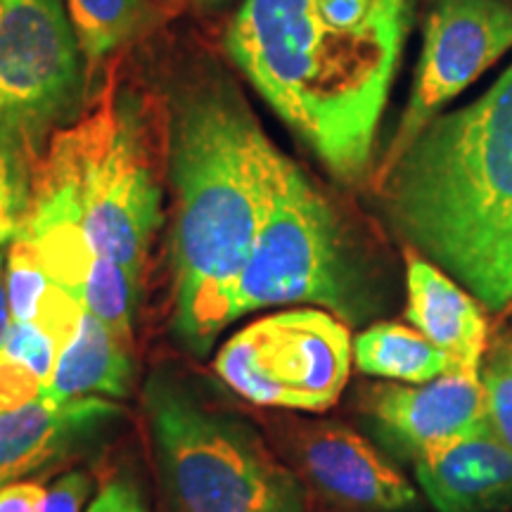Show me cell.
I'll use <instances>...</instances> for the list:
<instances>
[{
	"mask_svg": "<svg viewBox=\"0 0 512 512\" xmlns=\"http://www.w3.org/2000/svg\"><path fill=\"white\" fill-rule=\"evenodd\" d=\"M413 0H242L223 46L337 181L373 166Z\"/></svg>",
	"mask_w": 512,
	"mask_h": 512,
	"instance_id": "cell-1",
	"label": "cell"
},
{
	"mask_svg": "<svg viewBox=\"0 0 512 512\" xmlns=\"http://www.w3.org/2000/svg\"><path fill=\"white\" fill-rule=\"evenodd\" d=\"M287 159L235 81L216 67L195 69L171 86L166 166L174 190V332L192 354H207L233 323L240 275Z\"/></svg>",
	"mask_w": 512,
	"mask_h": 512,
	"instance_id": "cell-2",
	"label": "cell"
},
{
	"mask_svg": "<svg viewBox=\"0 0 512 512\" xmlns=\"http://www.w3.org/2000/svg\"><path fill=\"white\" fill-rule=\"evenodd\" d=\"M375 185L408 249L489 313H512V64L477 100L434 117Z\"/></svg>",
	"mask_w": 512,
	"mask_h": 512,
	"instance_id": "cell-3",
	"label": "cell"
},
{
	"mask_svg": "<svg viewBox=\"0 0 512 512\" xmlns=\"http://www.w3.org/2000/svg\"><path fill=\"white\" fill-rule=\"evenodd\" d=\"M147 105L110 79L93 105L48 140L31 164V209L60 214L100 256L143 273L164 223Z\"/></svg>",
	"mask_w": 512,
	"mask_h": 512,
	"instance_id": "cell-4",
	"label": "cell"
},
{
	"mask_svg": "<svg viewBox=\"0 0 512 512\" xmlns=\"http://www.w3.org/2000/svg\"><path fill=\"white\" fill-rule=\"evenodd\" d=\"M159 475L174 512H311L309 486L245 422L166 373L145 389Z\"/></svg>",
	"mask_w": 512,
	"mask_h": 512,
	"instance_id": "cell-5",
	"label": "cell"
},
{
	"mask_svg": "<svg viewBox=\"0 0 512 512\" xmlns=\"http://www.w3.org/2000/svg\"><path fill=\"white\" fill-rule=\"evenodd\" d=\"M287 304H316L347 325L375 311L373 283L351 228L292 159L240 275L233 320Z\"/></svg>",
	"mask_w": 512,
	"mask_h": 512,
	"instance_id": "cell-6",
	"label": "cell"
},
{
	"mask_svg": "<svg viewBox=\"0 0 512 512\" xmlns=\"http://www.w3.org/2000/svg\"><path fill=\"white\" fill-rule=\"evenodd\" d=\"M351 363L354 339L344 320L323 309H292L235 332L214 370L256 406L323 413L342 396Z\"/></svg>",
	"mask_w": 512,
	"mask_h": 512,
	"instance_id": "cell-7",
	"label": "cell"
},
{
	"mask_svg": "<svg viewBox=\"0 0 512 512\" xmlns=\"http://www.w3.org/2000/svg\"><path fill=\"white\" fill-rule=\"evenodd\" d=\"M81 57L62 0H0V133L31 164L79 110Z\"/></svg>",
	"mask_w": 512,
	"mask_h": 512,
	"instance_id": "cell-8",
	"label": "cell"
},
{
	"mask_svg": "<svg viewBox=\"0 0 512 512\" xmlns=\"http://www.w3.org/2000/svg\"><path fill=\"white\" fill-rule=\"evenodd\" d=\"M510 48L512 0H434L422 29L411 98L375 178L392 169L422 128Z\"/></svg>",
	"mask_w": 512,
	"mask_h": 512,
	"instance_id": "cell-9",
	"label": "cell"
},
{
	"mask_svg": "<svg viewBox=\"0 0 512 512\" xmlns=\"http://www.w3.org/2000/svg\"><path fill=\"white\" fill-rule=\"evenodd\" d=\"M299 475L325 501L351 512H403L418 491L361 434L339 422H309L294 434Z\"/></svg>",
	"mask_w": 512,
	"mask_h": 512,
	"instance_id": "cell-10",
	"label": "cell"
},
{
	"mask_svg": "<svg viewBox=\"0 0 512 512\" xmlns=\"http://www.w3.org/2000/svg\"><path fill=\"white\" fill-rule=\"evenodd\" d=\"M363 411L413 458L489 430L482 380L470 373L425 384H375L363 396Z\"/></svg>",
	"mask_w": 512,
	"mask_h": 512,
	"instance_id": "cell-11",
	"label": "cell"
},
{
	"mask_svg": "<svg viewBox=\"0 0 512 512\" xmlns=\"http://www.w3.org/2000/svg\"><path fill=\"white\" fill-rule=\"evenodd\" d=\"M124 415L117 401L86 396L48 401L38 396L27 406L0 415V489L31 472L67 458L74 448Z\"/></svg>",
	"mask_w": 512,
	"mask_h": 512,
	"instance_id": "cell-12",
	"label": "cell"
},
{
	"mask_svg": "<svg viewBox=\"0 0 512 512\" xmlns=\"http://www.w3.org/2000/svg\"><path fill=\"white\" fill-rule=\"evenodd\" d=\"M406 318L451 361L453 373L477 375L489 339L486 309L451 275L406 249Z\"/></svg>",
	"mask_w": 512,
	"mask_h": 512,
	"instance_id": "cell-13",
	"label": "cell"
},
{
	"mask_svg": "<svg viewBox=\"0 0 512 512\" xmlns=\"http://www.w3.org/2000/svg\"><path fill=\"white\" fill-rule=\"evenodd\" d=\"M415 477L437 512L512 505V451L489 430L415 456Z\"/></svg>",
	"mask_w": 512,
	"mask_h": 512,
	"instance_id": "cell-14",
	"label": "cell"
},
{
	"mask_svg": "<svg viewBox=\"0 0 512 512\" xmlns=\"http://www.w3.org/2000/svg\"><path fill=\"white\" fill-rule=\"evenodd\" d=\"M133 375L136 363L131 356V342L83 311L74 335L57 356L53 377L41 396L55 403L86 396L126 399L131 394Z\"/></svg>",
	"mask_w": 512,
	"mask_h": 512,
	"instance_id": "cell-15",
	"label": "cell"
},
{
	"mask_svg": "<svg viewBox=\"0 0 512 512\" xmlns=\"http://www.w3.org/2000/svg\"><path fill=\"white\" fill-rule=\"evenodd\" d=\"M354 363L366 375L403 384H425L453 373L439 347L408 325L377 323L354 339Z\"/></svg>",
	"mask_w": 512,
	"mask_h": 512,
	"instance_id": "cell-16",
	"label": "cell"
},
{
	"mask_svg": "<svg viewBox=\"0 0 512 512\" xmlns=\"http://www.w3.org/2000/svg\"><path fill=\"white\" fill-rule=\"evenodd\" d=\"M67 10L81 53L93 69L138 34L147 0H67Z\"/></svg>",
	"mask_w": 512,
	"mask_h": 512,
	"instance_id": "cell-17",
	"label": "cell"
},
{
	"mask_svg": "<svg viewBox=\"0 0 512 512\" xmlns=\"http://www.w3.org/2000/svg\"><path fill=\"white\" fill-rule=\"evenodd\" d=\"M64 344L57 339L53 332L41 328L38 323H12L5 332L0 351L8 354L17 361H22L24 366H29L34 373L41 377L43 387L53 377L57 356H60Z\"/></svg>",
	"mask_w": 512,
	"mask_h": 512,
	"instance_id": "cell-18",
	"label": "cell"
},
{
	"mask_svg": "<svg viewBox=\"0 0 512 512\" xmlns=\"http://www.w3.org/2000/svg\"><path fill=\"white\" fill-rule=\"evenodd\" d=\"M486 425L512 451V351L496 356L482 377Z\"/></svg>",
	"mask_w": 512,
	"mask_h": 512,
	"instance_id": "cell-19",
	"label": "cell"
},
{
	"mask_svg": "<svg viewBox=\"0 0 512 512\" xmlns=\"http://www.w3.org/2000/svg\"><path fill=\"white\" fill-rule=\"evenodd\" d=\"M31 209L29 157L0 133V214L27 221Z\"/></svg>",
	"mask_w": 512,
	"mask_h": 512,
	"instance_id": "cell-20",
	"label": "cell"
},
{
	"mask_svg": "<svg viewBox=\"0 0 512 512\" xmlns=\"http://www.w3.org/2000/svg\"><path fill=\"white\" fill-rule=\"evenodd\" d=\"M41 392V377L22 361L0 351V415L36 401Z\"/></svg>",
	"mask_w": 512,
	"mask_h": 512,
	"instance_id": "cell-21",
	"label": "cell"
},
{
	"mask_svg": "<svg viewBox=\"0 0 512 512\" xmlns=\"http://www.w3.org/2000/svg\"><path fill=\"white\" fill-rule=\"evenodd\" d=\"M93 496V477L83 470H74L55 479L48 489L43 512H86V503Z\"/></svg>",
	"mask_w": 512,
	"mask_h": 512,
	"instance_id": "cell-22",
	"label": "cell"
},
{
	"mask_svg": "<svg viewBox=\"0 0 512 512\" xmlns=\"http://www.w3.org/2000/svg\"><path fill=\"white\" fill-rule=\"evenodd\" d=\"M86 512H147V505L131 479L114 477L105 486H100Z\"/></svg>",
	"mask_w": 512,
	"mask_h": 512,
	"instance_id": "cell-23",
	"label": "cell"
},
{
	"mask_svg": "<svg viewBox=\"0 0 512 512\" xmlns=\"http://www.w3.org/2000/svg\"><path fill=\"white\" fill-rule=\"evenodd\" d=\"M48 489L38 479H19L0 489V512H43Z\"/></svg>",
	"mask_w": 512,
	"mask_h": 512,
	"instance_id": "cell-24",
	"label": "cell"
},
{
	"mask_svg": "<svg viewBox=\"0 0 512 512\" xmlns=\"http://www.w3.org/2000/svg\"><path fill=\"white\" fill-rule=\"evenodd\" d=\"M24 233V219L0 214V249L10 247Z\"/></svg>",
	"mask_w": 512,
	"mask_h": 512,
	"instance_id": "cell-25",
	"label": "cell"
},
{
	"mask_svg": "<svg viewBox=\"0 0 512 512\" xmlns=\"http://www.w3.org/2000/svg\"><path fill=\"white\" fill-rule=\"evenodd\" d=\"M8 325H10V306H8V294H5V256L0 254V344H3Z\"/></svg>",
	"mask_w": 512,
	"mask_h": 512,
	"instance_id": "cell-26",
	"label": "cell"
},
{
	"mask_svg": "<svg viewBox=\"0 0 512 512\" xmlns=\"http://www.w3.org/2000/svg\"><path fill=\"white\" fill-rule=\"evenodd\" d=\"M197 15H214L221 8H226L230 0H190Z\"/></svg>",
	"mask_w": 512,
	"mask_h": 512,
	"instance_id": "cell-27",
	"label": "cell"
},
{
	"mask_svg": "<svg viewBox=\"0 0 512 512\" xmlns=\"http://www.w3.org/2000/svg\"><path fill=\"white\" fill-rule=\"evenodd\" d=\"M183 0H157L159 8H166V10H178L181 8Z\"/></svg>",
	"mask_w": 512,
	"mask_h": 512,
	"instance_id": "cell-28",
	"label": "cell"
}]
</instances>
